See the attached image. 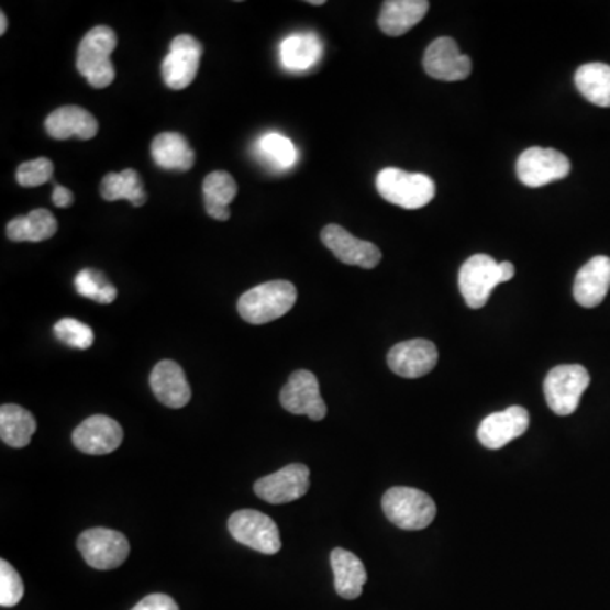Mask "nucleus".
I'll list each match as a JSON object with an SVG mask.
<instances>
[{
  "mask_svg": "<svg viewBox=\"0 0 610 610\" xmlns=\"http://www.w3.org/2000/svg\"><path fill=\"white\" fill-rule=\"evenodd\" d=\"M514 265L511 262L497 263L492 256L474 255L466 259L459 270V292L470 309H481L497 285L514 278Z\"/></svg>",
  "mask_w": 610,
  "mask_h": 610,
  "instance_id": "f257e3e1",
  "label": "nucleus"
},
{
  "mask_svg": "<svg viewBox=\"0 0 610 610\" xmlns=\"http://www.w3.org/2000/svg\"><path fill=\"white\" fill-rule=\"evenodd\" d=\"M118 46V36L108 26H97L81 40L77 53V68L93 89H106L115 78L111 55Z\"/></svg>",
  "mask_w": 610,
  "mask_h": 610,
  "instance_id": "f03ea898",
  "label": "nucleus"
},
{
  "mask_svg": "<svg viewBox=\"0 0 610 610\" xmlns=\"http://www.w3.org/2000/svg\"><path fill=\"white\" fill-rule=\"evenodd\" d=\"M296 302V285L287 280L267 281L241 296L237 312L249 324H267L287 314Z\"/></svg>",
  "mask_w": 610,
  "mask_h": 610,
  "instance_id": "7ed1b4c3",
  "label": "nucleus"
},
{
  "mask_svg": "<svg viewBox=\"0 0 610 610\" xmlns=\"http://www.w3.org/2000/svg\"><path fill=\"white\" fill-rule=\"evenodd\" d=\"M381 509L392 524L406 531H421L433 524L436 503L428 493L411 487H393L385 492Z\"/></svg>",
  "mask_w": 610,
  "mask_h": 610,
  "instance_id": "20e7f679",
  "label": "nucleus"
},
{
  "mask_svg": "<svg viewBox=\"0 0 610 610\" xmlns=\"http://www.w3.org/2000/svg\"><path fill=\"white\" fill-rule=\"evenodd\" d=\"M377 190L387 202L411 211L424 208L436 196L433 178L400 168H384L377 177Z\"/></svg>",
  "mask_w": 610,
  "mask_h": 610,
  "instance_id": "39448f33",
  "label": "nucleus"
},
{
  "mask_svg": "<svg viewBox=\"0 0 610 610\" xmlns=\"http://www.w3.org/2000/svg\"><path fill=\"white\" fill-rule=\"evenodd\" d=\"M590 385V375L581 365H559L544 380L546 403L556 415H569L577 411L581 396Z\"/></svg>",
  "mask_w": 610,
  "mask_h": 610,
  "instance_id": "423d86ee",
  "label": "nucleus"
},
{
  "mask_svg": "<svg viewBox=\"0 0 610 610\" xmlns=\"http://www.w3.org/2000/svg\"><path fill=\"white\" fill-rule=\"evenodd\" d=\"M78 552L96 569L119 568L130 556V541L114 529L93 528L78 536Z\"/></svg>",
  "mask_w": 610,
  "mask_h": 610,
  "instance_id": "0eeeda50",
  "label": "nucleus"
},
{
  "mask_svg": "<svg viewBox=\"0 0 610 610\" xmlns=\"http://www.w3.org/2000/svg\"><path fill=\"white\" fill-rule=\"evenodd\" d=\"M228 529L237 543L263 555H275L281 550L278 525L263 512L252 509L234 512L228 521Z\"/></svg>",
  "mask_w": 610,
  "mask_h": 610,
  "instance_id": "6e6552de",
  "label": "nucleus"
},
{
  "mask_svg": "<svg viewBox=\"0 0 610 610\" xmlns=\"http://www.w3.org/2000/svg\"><path fill=\"white\" fill-rule=\"evenodd\" d=\"M569 170H572L569 159L563 153L552 148L525 149L515 165L519 180L533 189L563 180L568 177Z\"/></svg>",
  "mask_w": 610,
  "mask_h": 610,
  "instance_id": "1a4fd4ad",
  "label": "nucleus"
},
{
  "mask_svg": "<svg viewBox=\"0 0 610 610\" xmlns=\"http://www.w3.org/2000/svg\"><path fill=\"white\" fill-rule=\"evenodd\" d=\"M202 45L190 34H180L171 41L170 52L163 59V80L170 89L184 90L192 84L202 58Z\"/></svg>",
  "mask_w": 610,
  "mask_h": 610,
  "instance_id": "9d476101",
  "label": "nucleus"
},
{
  "mask_svg": "<svg viewBox=\"0 0 610 610\" xmlns=\"http://www.w3.org/2000/svg\"><path fill=\"white\" fill-rule=\"evenodd\" d=\"M280 402L285 411H289L290 414L308 415L312 421H322L328 414V407L319 390L318 378L312 371H293L281 389Z\"/></svg>",
  "mask_w": 610,
  "mask_h": 610,
  "instance_id": "9b49d317",
  "label": "nucleus"
},
{
  "mask_svg": "<svg viewBox=\"0 0 610 610\" xmlns=\"http://www.w3.org/2000/svg\"><path fill=\"white\" fill-rule=\"evenodd\" d=\"M309 472L308 466L300 463H292L278 470L277 474L268 475V477L259 478L255 484V493L265 502L289 503L299 500L306 496L309 490Z\"/></svg>",
  "mask_w": 610,
  "mask_h": 610,
  "instance_id": "f8f14e48",
  "label": "nucleus"
},
{
  "mask_svg": "<svg viewBox=\"0 0 610 610\" xmlns=\"http://www.w3.org/2000/svg\"><path fill=\"white\" fill-rule=\"evenodd\" d=\"M321 240L325 244V248L330 249L344 265L371 270L380 263L381 252L378 246L370 241L358 240L337 224L325 226L322 230Z\"/></svg>",
  "mask_w": 610,
  "mask_h": 610,
  "instance_id": "ddd939ff",
  "label": "nucleus"
},
{
  "mask_svg": "<svg viewBox=\"0 0 610 610\" xmlns=\"http://www.w3.org/2000/svg\"><path fill=\"white\" fill-rule=\"evenodd\" d=\"M424 70L430 77L441 81H459L472 74L470 56L459 52L452 37H437L424 53Z\"/></svg>",
  "mask_w": 610,
  "mask_h": 610,
  "instance_id": "4468645a",
  "label": "nucleus"
},
{
  "mask_svg": "<svg viewBox=\"0 0 610 610\" xmlns=\"http://www.w3.org/2000/svg\"><path fill=\"white\" fill-rule=\"evenodd\" d=\"M124 431L108 415H92L71 434L75 447L86 455H109L121 446Z\"/></svg>",
  "mask_w": 610,
  "mask_h": 610,
  "instance_id": "2eb2a0df",
  "label": "nucleus"
},
{
  "mask_svg": "<svg viewBox=\"0 0 610 610\" xmlns=\"http://www.w3.org/2000/svg\"><path fill=\"white\" fill-rule=\"evenodd\" d=\"M387 363H389L390 370L399 377H424L436 366V344L428 340L403 341L390 350Z\"/></svg>",
  "mask_w": 610,
  "mask_h": 610,
  "instance_id": "dca6fc26",
  "label": "nucleus"
},
{
  "mask_svg": "<svg viewBox=\"0 0 610 610\" xmlns=\"http://www.w3.org/2000/svg\"><path fill=\"white\" fill-rule=\"evenodd\" d=\"M529 428V412L524 407L512 406L506 411L493 412L481 421L478 441L488 450H500L518 440Z\"/></svg>",
  "mask_w": 610,
  "mask_h": 610,
  "instance_id": "f3484780",
  "label": "nucleus"
},
{
  "mask_svg": "<svg viewBox=\"0 0 610 610\" xmlns=\"http://www.w3.org/2000/svg\"><path fill=\"white\" fill-rule=\"evenodd\" d=\"M149 385L156 399L170 409L186 407L192 397L186 374L181 370V366L171 359H163L153 368Z\"/></svg>",
  "mask_w": 610,
  "mask_h": 610,
  "instance_id": "a211bd4d",
  "label": "nucleus"
},
{
  "mask_svg": "<svg viewBox=\"0 0 610 610\" xmlns=\"http://www.w3.org/2000/svg\"><path fill=\"white\" fill-rule=\"evenodd\" d=\"M610 289V258L596 256L580 268L575 277L574 297L581 308L600 306Z\"/></svg>",
  "mask_w": 610,
  "mask_h": 610,
  "instance_id": "6ab92c4d",
  "label": "nucleus"
},
{
  "mask_svg": "<svg viewBox=\"0 0 610 610\" xmlns=\"http://www.w3.org/2000/svg\"><path fill=\"white\" fill-rule=\"evenodd\" d=\"M46 133L53 140H92L99 131V122L86 109L77 108V106H65V108L56 109L46 118Z\"/></svg>",
  "mask_w": 610,
  "mask_h": 610,
  "instance_id": "aec40b11",
  "label": "nucleus"
},
{
  "mask_svg": "<svg viewBox=\"0 0 610 610\" xmlns=\"http://www.w3.org/2000/svg\"><path fill=\"white\" fill-rule=\"evenodd\" d=\"M430 11L425 0H389L381 5L378 26L387 36H402L421 23Z\"/></svg>",
  "mask_w": 610,
  "mask_h": 610,
  "instance_id": "412c9836",
  "label": "nucleus"
},
{
  "mask_svg": "<svg viewBox=\"0 0 610 610\" xmlns=\"http://www.w3.org/2000/svg\"><path fill=\"white\" fill-rule=\"evenodd\" d=\"M331 566L337 596L346 600L358 599L368 578L362 559L343 547H336L331 552Z\"/></svg>",
  "mask_w": 610,
  "mask_h": 610,
  "instance_id": "4be33fe9",
  "label": "nucleus"
},
{
  "mask_svg": "<svg viewBox=\"0 0 610 610\" xmlns=\"http://www.w3.org/2000/svg\"><path fill=\"white\" fill-rule=\"evenodd\" d=\"M153 162L163 170L187 171L196 163L189 141L178 133H162L152 143Z\"/></svg>",
  "mask_w": 610,
  "mask_h": 610,
  "instance_id": "5701e85b",
  "label": "nucleus"
},
{
  "mask_svg": "<svg viewBox=\"0 0 610 610\" xmlns=\"http://www.w3.org/2000/svg\"><path fill=\"white\" fill-rule=\"evenodd\" d=\"M322 56V43L315 34L300 33L285 37L280 45V62L287 70L308 71Z\"/></svg>",
  "mask_w": 610,
  "mask_h": 610,
  "instance_id": "b1692460",
  "label": "nucleus"
},
{
  "mask_svg": "<svg viewBox=\"0 0 610 610\" xmlns=\"http://www.w3.org/2000/svg\"><path fill=\"white\" fill-rule=\"evenodd\" d=\"M203 203L206 211L218 221L231 218L230 203L237 196V184L228 171H212L203 178Z\"/></svg>",
  "mask_w": 610,
  "mask_h": 610,
  "instance_id": "393cba45",
  "label": "nucleus"
},
{
  "mask_svg": "<svg viewBox=\"0 0 610 610\" xmlns=\"http://www.w3.org/2000/svg\"><path fill=\"white\" fill-rule=\"evenodd\" d=\"M8 237L15 243H40L49 240L58 231L55 215L46 209H34L27 215L12 219L8 224Z\"/></svg>",
  "mask_w": 610,
  "mask_h": 610,
  "instance_id": "a878e982",
  "label": "nucleus"
},
{
  "mask_svg": "<svg viewBox=\"0 0 610 610\" xmlns=\"http://www.w3.org/2000/svg\"><path fill=\"white\" fill-rule=\"evenodd\" d=\"M36 433V419L24 407L4 403L0 407V437L8 446L26 447Z\"/></svg>",
  "mask_w": 610,
  "mask_h": 610,
  "instance_id": "bb28decb",
  "label": "nucleus"
},
{
  "mask_svg": "<svg viewBox=\"0 0 610 610\" xmlns=\"http://www.w3.org/2000/svg\"><path fill=\"white\" fill-rule=\"evenodd\" d=\"M100 196L108 202L115 200H127L136 208L146 203L145 187L140 174L133 168H126L121 174H108L100 181Z\"/></svg>",
  "mask_w": 610,
  "mask_h": 610,
  "instance_id": "cd10ccee",
  "label": "nucleus"
},
{
  "mask_svg": "<svg viewBox=\"0 0 610 610\" xmlns=\"http://www.w3.org/2000/svg\"><path fill=\"white\" fill-rule=\"evenodd\" d=\"M578 92L599 108H610V65H581L575 74Z\"/></svg>",
  "mask_w": 610,
  "mask_h": 610,
  "instance_id": "c85d7f7f",
  "label": "nucleus"
},
{
  "mask_svg": "<svg viewBox=\"0 0 610 610\" xmlns=\"http://www.w3.org/2000/svg\"><path fill=\"white\" fill-rule=\"evenodd\" d=\"M256 149L263 162L275 170H289L299 158L296 145L280 133H268L259 137Z\"/></svg>",
  "mask_w": 610,
  "mask_h": 610,
  "instance_id": "c756f323",
  "label": "nucleus"
},
{
  "mask_svg": "<svg viewBox=\"0 0 610 610\" xmlns=\"http://www.w3.org/2000/svg\"><path fill=\"white\" fill-rule=\"evenodd\" d=\"M75 289L86 299L99 303H111L118 299V289L106 278L104 274L86 268L75 277Z\"/></svg>",
  "mask_w": 610,
  "mask_h": 610,
  "instance_id": "7c9ffc66",
  "label": "nucleus"
},
{
  "mask_svg": "<svg viewBox=\"0 0 610 610\" xmlns=\"http://www.w3.org/2000/svg\"><path fill=\"white\" fill-rule=\"evenodd\" d=\"M56 340L70 348L89 350L93 344V331L89 325L74 318L59 319L53 328Z\"/></svg>",
  "mask_w": 610,
  "mask_h": 610,
  "instance_id": "2f4dec72",
  "label": "nucleus"
},
{
  "mask_svg": "<svg viewBox=\"0 0 610 610\" xmlns=\"http://www.w3.org/2000/svg\"><path fill=\"white\" fill-rule=\"evenodd\" d=\"M24 597V584L21 575L12 568L11 563L0 562V606H18Z\"/></svg>",
  "mask_w": 610,
  "mask_h": 610,
  "instance_id": "473e14b6",
  "label": "nucleus"
},
{
  "mask_svg": "<svg viewBox=\"0 0 610 610\" xmlns=\"http://www.w3.org/2000/svg\"><path fill=\"white\" fill-rule=\"evenodd\" d=\"M53 170L55 167H53L52 159L36 158L19 165L15 177H18L19 186L31 189V187H40L52 180Z\"/></svg>",
  "mask_w": 610,
  "mask_h": 610,
  "instance_id": "72a5a7b5",
  "label": "nucleus"
},
{
  "mask_svg": "<svg viewBox=\"0 0 610 610\" xmlns=\"http://www.w3.org/2000/svg\"><path fill=\"white\" fill-rule=\"evenodd\" d=\"M131 610H178L177 602L165 594H153L137 602Z\"/></svg>",
  "mask_w": 610,
  "mask_h": 610,
  "instance_id": "f704fd0d",
  "label": "nucleus"
},
{
  "mask_svg": "<svg viewBox=\"0 0 610 610\" xmlns=\"http://www.w3.org/2000/svg\"><path fill=\"white\" fill-rule=\"evenodd\" d=\"M52 197L53 203L59 209L70 208L71 203H74V193L67 187L55 186Z\"/></svg>",
  "mask_w": 610,
  "mask_h": 610,
  "instance_id": "c9c22d12",
  "label": "nucleus"
},
{
  "mask_svg": "<svg viewBox=\"0 0 610 610\" xmlns=\"http://www.w3.org/2000/svg\"><path fill=\"white\" fill-rule=\"evenodd\" d=\"M5 31H8V15H5V12H2L0 14V34H5Z\"/></svg>",
  "mask_w": 610,
  "mask_h": 610,
  "instance_id": "e433bc0d",
  "label": "nucleus"
},
{
  "mask_svg": "<svg viewBox=\"0 0 610 610\" xmlns=\"http://www.w3.org/2000/svg\"><path fill=\"white\" fill-rule=\"evenodd\" d=\"M308 4L322 5V4H324V0H311V2H308Z\"/></svg>",
  "mask_w": 610,
  "mask_h": 610,
  "instance_id": "4c0bfd02",
  "label": "nucleus"
}]
</instances>
